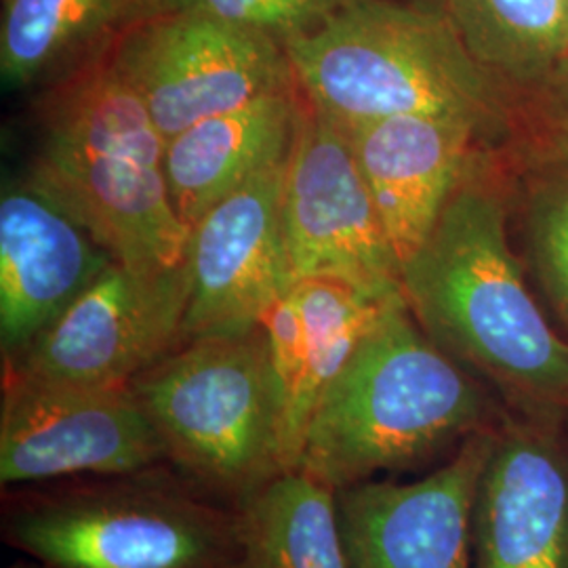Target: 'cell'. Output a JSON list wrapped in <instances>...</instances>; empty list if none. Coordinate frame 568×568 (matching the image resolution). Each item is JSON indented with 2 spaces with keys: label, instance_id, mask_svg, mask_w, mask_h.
Masks as SVG:
<instances>
[{
  "label": "cell",
  "instance_id": "14",
  "mask_svg": "<svg viewBox=\"0 0 568 568\" xmlns=\"http://www.w3.org/2000/svg\"><path fill=\"white\" fill-rule=\"evenodd\" d=\"M474 568H568L562 415H504L474 501Z\"/></svg>",
  "mask_w": 568,
  "mask_h": 568
},
{
  "label": "cell",
  "instance_id": "8",
  "mask_svg": "<svg viewBox=\"0 0 568 568\" xmlns=\"http://www.w3.org/2000/svg\"><path fill=\"white\" fill-rule=\"evenodd\" d=\"M108 60L140 95L166 142L204 119L297 87L284 44L199 16L135 21Z\"/></svg>",
  "mask_w": 568,
  "mask_h": 568
},
{
  "label": "cell",
  "instance_id": "15",
  "mask_svg": "<svg viewBox=\"0 0 568 568\" xmlns=\"http://www.w3.org/2000/svg\"><path fill=\"white\" fill-rule=\"evenodd\" d=\"M345 131L403 270L438 224L485 135L469 122L415 114Z\"/></svg>",
  "mask_w": 568,
  "mask_h": 568
},
{
  "label": "cell",
  "instance_id": "3",
  "mask_svg": "<svg viewBox=\"0 0 568 568\" xmlns=\"http://www.w3.org/2000/svg\"><path fill=\"white\" fill-rule=\"evenodd\" d=\"M34 126L28 171L119 262L159 270L187 260L190 230L171 201L166 140L108 58L34 95Z\"/></svg>",
  "mask_w": 568,
  "mask_h": 568
},
{
  "label": "cell",
  "instance_id": "19",
  "mask_svg": "<svg viewBox=\"0 0 568 568\" xmlns=\"http://www.w3.org/2000/svg\"><path fill=\"white\" fill-rule=\"evenodd\" d=\"M243 568H347L337 490L288 469L243 508Z\"/></svg>",
  "mask_w": 568,
  "mask_h": 568
},
{
  "label": "cell",
  "instance_id": "17",
  "mask_svg": "<svg viewBox=\"0 0 568 568\" xmlns=\"http://www.w3.org/2000/svg\"><path fill=\"white\" fill-rule=\"evenodd\" d=\"M304 108L300 87L265 93L166 142V180L190 230L232 192L288 156Z\"/></svg>",
  "mask_w": 568,
  "mask_h": 568
},
{
  "label": "cell",
  "instance_id": "20",
  "mask_svg": "<svg viewBox=\"0 0 568 568\" xmlns=\"http://www.w3.org/2000/svg\"><path fill=\"white\" fill-rule=\"evenodd\" d=\"M443 11L501 84L527 91L562 60L565 0H447Z\"/></svg>",
  "mask_w": 568,
  "mask_h": 568
},
{
  "label": "cell",
  "instance_id": "21",
  "mask_svg": "<svg viewBox=\"0 0 568 568\" xmlns=\"http://www.w3.org/2000/svg\"><path fill=\"white\" fill-rule=\"evenodd\" d=\"M541 169L528 187V248L549 304L568 325V164Z\"/></svg>",
  "mask_w": 568,
  "mask_h": 568
},
{
  "label": "cell",
  "instance_id": "18",
  "mask_svg": "<svg viewBox=\"0 0 568 568\" xmlns=\"http://www.w3.org/2000/svg\"><path fill=\"white\" fill-rule=\"evenodd\" d=\"M140 20V0H2V84L39 95L70 81L105 60Z\"/></svg>",
  "mask_w": 568,
  "mask_h": 568
},
{
  "label": "cell",
  "instance_id": "5",
  "mask_svg": "<svg viewBox=\"0 0 568 568\" xmlns=\"http://www.w3.org/2000/svg\"><path fill=\"white\" fill-rule=\"evenodd\" d=\"M2 490V539L37 568H243V509L175 467Z\"/></svg>",
  "mask_w": 568,
  "mask_h": 568
},
{
  "label": "cell",
  "instance_id": "22",
  "mask_svg": "<svg viewBox=\"0 0 568 568\" xmlns=\"http://www.w3.org/2000/svg\"><path fill=\"white\" fill-rule=\"evenodd\" d=\"M342 0H140L142 20L199 16L255 30L286 44L323 26Z\"/></svg>",
  "mask_w": 568,
  "mask_h": 568
},
{
  "label": "cell",
  "instance_id": "6",
  "mask_svg": "<svg viewBox=\"0 0 568 568\" xmlns=\"http://www.w3.org/2000/svg\"><path fill=\"white\" fill-rule=\"evenodd\" d=\"M169 466L230 506L286 471L283 400L264 325L185 342L131 384Z\"/></svg>",
  "mask_w": 568,
  "mask_h": 568
},
{
  "label": "cell",
  "instance_id": "12",
  "mask_svg": "<svg viewBox=\"0 0 568 568\" xmlns=\"http://www.w3.org/2000/svg\"><path fill=\"white\" fill-rule=\"evenodd\" d=\"M495 427L417 480L337 490L347 568H474V501Z\"/></svg>",
  "mask_w": 568,
  "mask_h": 568
},
{
  "label": "cell",
  "instance_id": "7",
  "mask_svg": "<svg viewBox=\"0 0 568 568\" xmlns=\"http://www.w3.org/2000/svg\"><path fill=\"white\" fill-rule=\"evenodd\" d=\"M164 466L163 438L131 386H72L2 373V488Z\"/></svg>",
  "mask_w": 568,
  "mask_h": 568
},
{
  "label": "cell",
  "instance_id": "11",
  "mask_svg": "<svg viewBox=\"0 0 568 568\" xmlns=\"http://www.w3.org/2000/svg\"><path fill=\"white\" fill-rule=\"evenodd\" d=\"M286 159L251 178L192 230L183 344L262 326L293 286L283 230Z\"/></svg>",
  "mask_w": 568,
  "mask_h": 568
},
{
  "label": "cell",
  "instance_id": "23",
  "mask_svg": "<svg viewBox=\"0 0 568 568\" xmlns=\"http://www.w3.org/2000/svg\"><path fill=\"white\" fill-rule=\"evenodd\" d=\"M527 93L528 148L537 163L568 164V60L560 61Z\"/></svg>",
  "mask_w": 568,
  "mask_h": 568
},
{
  "label": "cell",
  "instance_id": "10",
  "mask_svg": "<svg viewBox=\"0 0 568 568\" xmlns=\"http://www.w3.org/2000/svg\"><path fill=\"white\" fill-rule=\"evenodd\" d=\"M283 230L293 284L326 276L403 291L398 257L344 124L305 98L284 171Z\"/></svg>",
  "mask_w": 568,
  "mask_h": 568
},
{
  "label": "cell",
  "instance_id": "4",
  "mask_svg": "<svg viewBox=\"0 0 568 568\" xmlns=\"http://www.w3.org/2000/svg\"><path fill=\"white\" fill-rule=\"evenodd\" d=\"M284 49L307 103L345 126L415 114L469 122L488 138L508 121L504 84L443 9L342 0L323 26Z\"/></svg>",
  "mask_w": 568,
  "mask_h": 568
},
{
  "label": "cell",
  "instance_id": "1",
  "mask_svg": "<svg viewBox=\"0 0 568 568\" xmlns=\"http://www.w3.org/2000/svg\"><path fill=\"white\" fill-rule=\"evenodd\" d=\"M400 284L415 321L476 379L523 413L565 415L568 344L525 284L501 187L478 154Z\"/></svg>",
  "mask_w": 568,
  "mask_h": 568
},
{
  "label": "cell",
  "instance_id": "2",
  "mask_svg": "<svg viewBox=\"0 0 568 568\" xmlns=\"http://www.w3.org/2000/svg\"><path fill=\"white\" fill-rule=\"evenodd\" d=\"M501 419L483 382L427 335L403 293L326 387L297 469L342 490L432 462Z\"/></svg>",
  "mask_w": 568,
  "mask_h": 568
},
{
  "label": "cell",
  "instance_id": "13",
  "mask_svg": "<svg viewBox=\"0 0 568 568\" xmlns=\"http://www.w3.org/2000/svg\"><path fill=\"white\" fill-rule=\"evenodd\" d=\"M116 255L30 171L2 183L0 349L11 363Z\"/></svg>",
  "mask_w": 568,
  "mask_h": 568
},
{
  "label": "cell",
  "instance_id": "25",
  "mask_svg": "<svg viewBox=\"0 0 568 568\" xmlns=\"http://www.w3.org/2000/svg\"><path fill=\"white\" fill-rule=\"evenodd\" d=\"M562 424H565V434H567V443H568V408L565 410V415H562Z\"/></svg>",
  "mask_w": 568,
  "mask_h": 568
},
{
  "label": "cell",
  "instance_id": "24",
  "mask_svg": "<svg viewBox=\"0 0 568 568\" xmlns=\"http://www.w3.org/2000/svg\"><path fill=\"white\" fill-rule=\"evenodd\" d=\"M565 4H567V23H565V53H562V60H568V0H565Z\"/></svg>",
  "mask_w": 568,
  "mask_h": 568
},
{
  "label": "cell",
  "instance_id": "16",
  "mask_svg": "<svg viewBox=\"0 0 568 568\" xmlns=\"http://www.w3.org/2000/svg\"><path fill=\"white\" fill-rule=\"evenodd\" d=\"M403 291H373L339 278H302L265 314L283 400L284 467L297 469L305 432L326 387Z\"/></svg>",
  "mask_w": 568,
  "mask_h": 568
},
{
  "label": "cell",
  "instance_id": "9",
  "mask_svg": "<svg viewBox=\"0 0 568 568\" xmlns=\"http://www.w3.org/2000/svg\"><path fill=\"white\" fill-rule=\"evenodd\" d=\"M190 262H114L2 373L72 386H129L183 344Z\"/></svg>",
  "mask_w": 568,
  "mask_h": 568
}]
</instances>
